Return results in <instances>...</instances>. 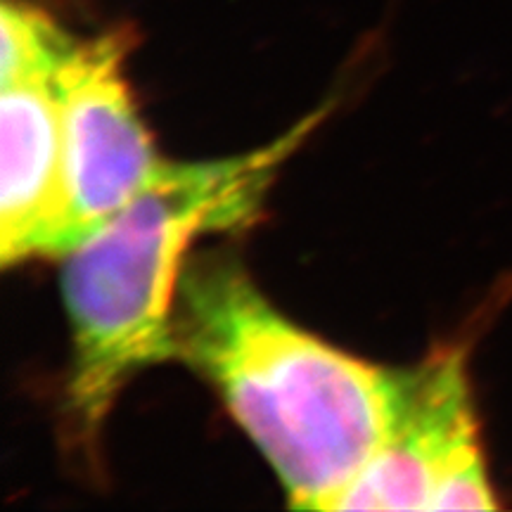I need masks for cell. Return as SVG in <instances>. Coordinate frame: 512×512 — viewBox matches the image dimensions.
Returning a JSON list of instances; mask_svg holds the SVG:
<instances>
[{"instance_id": "obj_4", "label": "cell", "mask_w": 512, "mask_h": 512, "mask_svg": "<svg viewBox=\"0 0 512 512\" xmlns=\"http://www.w3.org/2000/svg\"><path fill=\"white\" fill-rule=\"evenodd\" d=\"M131 43L133 36L124 29L88 41L76 38L55 72L67 171L60 259L131 202L164 162L138 119L121 72Z\"/></svg>"}, {"instance_id": "obj_5", "label": "cell", "mask_w": 512, "mask_h": 512, "mask_svg": "<svg viewBox=\"0 0 512 512\" xmlns=\"http://www.w3.org/2000/svg\"><path fill=\"white\" fill-rule=\"evenodd\" d=\"M0 261L57 256L67 221L64 131L55 74L0 86Z\"/></svg>"}, {"instance_id": "obj_6", "label": "cell", "mask_w": 512, "mask_h": 512, "mask_svg": "<svg viewBox=\"0 0 512 512\" xmlns=\"http://www.w3.org/2000/svg\"><path fill=\"white\" fill-rule=\"evenodd\" d=\"M0 27H3L0 86L27 74H55L76 43V36L24 0L19 3L5 0Z\"/></svg>"}, {"instance_id": "obj_1", "label": "cell", "mask_w": 512, "mask_h": 512, "mask_svg": "<svg viewBox=\"0 0 512 512\" xmlns=\"http://www.w3.org/2000/svg\"><path fill=\"white\" fill-rule=\"evenodd\" d=\"M174 347L273 465L292 508L335 510L392 425L401 370L297 328L226 252L185 261Z\"/></svg>"}, {"instance_id": "obj_3", "label": "cell", "mask_w": 512, "mask_h": 512, "mask_svg": "<svg viewBox=\"0 0 512 512\" xmlns=\"http://www.w3.org/2000/svg\"><path fill=\"white\" fill-rule=\"evenodd\" d=\"M465 351L434 349L401 370L392 425L335 510H494Z\"/></svg>"}, {"instance_id": "obj_2", "label": "cell", "mask_w": 512, "mask_h": 512, "mask_svg": "<svg viewBox=\"0 0 512 512\" xmlns=\"http://www.w3.org/2000/svg\"><path fill=\"white\" fill-rule=\"evenodd\" d=\"M311 114L261 150L214 162H162L145 188L64 256L62 294L74 332L67 422L93 451L124 384L176 361L174 304L190 245L211 230L247 226L275 169L318 124Z\"/></svg>"}]
</instances>
